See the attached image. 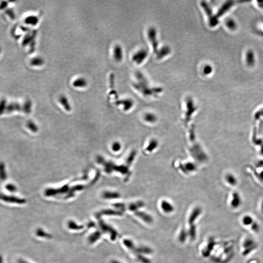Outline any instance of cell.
I'll return each instance as SVG.
<instances>
[{
  "label": "cell",
  "instance_id": "7c38bea8",
  "mask_svg": "<svg viewBox=\"0 0 263 263\" xmlns=\"http://www.w3.org/2000/svg\"><path fill=\"white\" fill-rule=\"evenodd\" d=\"M1 198L5 201L18 203V204H23V203H25V202H26V200L24 199L17 198L16 197L9 196H5V195H2Z\"/></svg>",
  "mask_w": 263,
  "mask_h": 263
},
{
  "label": "cell",
  "instance_id": "44dd1931",
  "mask_svg": "<svg viewBox=\"0 0 263 263\" xmlns=\"http://www.w3.org/2000/svg\"><path fill=\"white\" fill-rule=\"evenodd\" d=\"M134 251L135 252H136L138 254H150L152 252V250L147 247H135V250Z\"/></svg>",
  "mask_w": 263,
  "mask_h": 263
},
{
  "label": "cell",
  "instance_id": "60d3db41",
  "mask_svg": "<svg viewBox=\"0 0 263 263\" xmlns=\"http://www.w3.org/2000/svg\"><path fill=\"white\" fill-rule=\"evenodd\" d=\"M6 188L7 190H9L10 192H15L16 189L15 186H14L13 185L9 184L6 185Z\"/></svg>",
  "mask_w": 263,
  "mask_h": 263
},
{
  "label": "cell",
  "instance_id": "1f68e13d",
  "mask_svg": "<svg viewBox=\"0 0 263 263\" xmlns=\"http://www.w3.org/2000/svg\"><path fill=\"white\" fill-rule=\"evenodd\" d=\"M187 236H188V234H187V232L184 229H182V231L180 232L179 236V240L181 242H184L186 240V238H187Z\"/></svg>",
  "mask_w": 263,
  "mask_h": 263
},
{
  "label": "cell",
  "instance_id": "e575fe53",
  "mask_svg": "<svg viewBox=\"0 0 263 263\" xmlns=\"http://www.w3.org/2000/svg\"><path fill=\"white\" fill-rule=\"evenodd\" d=\"M251 225V229H252V231H254V232H258L259 231L260 227L258 223L254 221Z\"/></svg>",
  "mask_w": 263,
  "mask_h": 263
},
{
  "label": "cell",
  "instance_id": "7bdbcfd3",
  "mask_svg": "<svg viewBox=\"0 0 263 263\" xmlns=\"http://www.w3.org/2000/svg\"><path fill=\"white\" fill-rule=\"evenodd\" d=\"M1 113H2V111L5 110V108H6V103H5V100H2L1 101Z\"/></svg>",
  "mask_w": 263,
  "mask_h": 263
},
{
  "label": "cell",
  "instance_id": "484cf974",
  "mask_svg": "<svg viewBox=\"0 0 263 263\" xmlns=\"http://www.w3.org/2000/svg\"><path fill=\"white\" fill-rule=\"evenodd\" d=\"M188 235L191 238L192 240H194L196 237V225L194 224L191 225L190 228L188 232Z\"/></svg>",
  "mask_w": 263,
  "mask_h": 263
},
{
  "label": "cell",
  "instance_id": "d6986e66",
  "mask_svg": "<svg viewBox=\"0 0 263 263\" xmlns=\"http://www.w3.org/2000/svg\"><path fill=\"white\" fill-rule=\"evenodd\" d=\"M44 60L41 57H36L32 58L30 61V65L35 67L41 66L44 64Z\"/></svg>",
  "mask_w": 263,
  "mask_h": 263
},
{
  "label": "cell",
  "instance_id": "7402d4cb",
  "mask_svg": "<svg viewBox=\"0 0 263 263\" xmlns=\"http://www.w3.org/2000/svg\"><path fill=\"white\" fill-rule=\"evenodd\" d=\"M144 205L143 202L139 201L135 203H131L129 204L128 206V209L131 211H137L138 209L142 207Z\"/></svg>",
  "mask_w": 263,
  "mask_h": 263
},
{
  "label": "cell",
  "instance_id": "30bf717a",
  "mask_svg": "<svg viewBox=\"0 0 263 263\" xmlns=\"http://www.w3.org/2000/svg\"><path fill=\"white\" fill-rule=\"evenodd\" d=\"M201 212L202 210L199 207H197L193 209L189 218L188 221L189 224H193L194 221H196L198 216L201 214Z\"/></svg>",
  "mask_w": 263,
  "mask_h": 263
},
{
  "label": "cell",
  "instance_id": "5b68a950",
  "mask_svg": "<svg viewBox=\"0 0 263 263\" xmlns=\"http://www.w3.org/2000/svg\"><path fill=\"white\" fill-rule=\"evenodd\" d=\"M243 245L245 249L244 251L243 252L244 255H247L249 254L257 247L256 243L254 240L250 238H248L245 240Z\"/></svg>",
  "mask_w": 263,
  "mask_h": 263
},
{
  "label": "cell",
  "instance_id": "f546056e",
  "mask_svg": "<svg viewBox=\"0 0 263 263\" xmlns=\"http://www.w3.org/2000/svg\"><path fill=\"white\" fill-rule=\"evenodd\" d=\"M254 222V220L251 216L247 215L243 219V223L245 225V226H249L251 225Z\"/></svg>",
  "mask_w": 263,
  "mask_h": 263
},
{
  "label": "cell",
  "instance_id": "2e32d148",
  "mask_svg": "<svg viewBox=\"0 0 263 263\" xmlns=\"http://www.w3.org/2000/svg\"><path fill=\"white\" fill-rule=\"evenodd\" d=\"M241 203V200L238 193H233L232 200L231 202V205L232 207L234 209L238 208L240 206Z\"/></svg>",
  "mask_w": 263,
  "mask_h": 263
},
{
  "label": "cell",
  "instance_id": "6da1fadb",
  "mask_svg": "<svg viewBox=\"0 0 263 263\" xmlns=\"http://www.w3.org/2000/svg\"><path fill=\"white\" fill-rule=\"evenodd\" d=\"M135 77L138 82L133 84V87L144 95H152L161 93L163 89L161 87L150 88L145 76L139 71L135 73Z\"/></svg>",
  "mask_w": 263,
  "mask_h": 263
},
{
  "label": "cell",
  "instance_id": "603a6c76",
  "mask_svg": "<svg viewBox=\"0 0 263 263\" xmlns=\"http://www.w3.org/2000/svg\"><path fill=\"white\" fill-rule=\"evenodd\" d=\"M38 21H39L38 18L35 16H30L27 17L24 20V22L26 24H30L32 26L36 25Z\"/></svg>",
  "mask_w": 263,
  "mask_h": 263
},
{
  "label": "cell",
  "instance_id": "52a82bcc",
  "mask_svg": "<svg viewBox=\"0 0 263 263\" xmlns=\"http://www.w3.org/2000/svg\"><path fill=\"white\" fill-rule=\"evenodd\" d=\"M234 4V2L232 1H228L224 4L220 9H219L218 13L216 14L215 15V17L217 20L220 17H221L226 12L228 11L229 9H231V7Z\"/></svg>",
  "mask_w": 263,
  "mask_h": 263
},
{
  "label": "cell",
  "instance_id": "e0dca14e",
  "mask_svg": "<svg viewBox=\"0 0 263 263\" xmlns=\"http://www.w3.org/2000/svg\"><path fill=\"white\" fill-rule=\"evenodd\" d=\"M117 104L123 105L124 110H128L132 107L134 104V102L131 99H125L118 101Z\"/></svg>",
  "mask_w": 263,
  "mask_h": 263
},
{
  "label": "cell",
  "instance_id": "8fae6325",
  "mask_svg": "<svg viewBox=\"0 0 263 263\" xmlns=\"http://www.w3.org/2000/svg\"><path fill=\"white\" fill-rule=\"evenodd\" d=\"M135 214L147 223L151 224L153 221V219L152 216L148 214H146L145 212L136 211L135 213Z\"/></svg>",
  "mask_w": 263,
  "mask_h": 263
},
{
  "label": "cell",
  "instance_id": "ac0fdd59",
  "mask_svg": "<svg viewBox=\"0 0 263 263\" xmlns=\"http://www.w3.org/2000/svg\"><path fill=\"white\" fill-rule=\"evenodd\" d=\"M247 64L248 66L252 67L254 65L255 63L254 55V52L251 50H249L247 53L246 59Z\"/></svg>",
  "mask_w": 263,
  "mask_h": 263
},
{
  "label": "cell",
  "instance_id": "4316f807",
  "mask_svg": "<svg viewBox=\"0 0 263 263\" xmlns=\"http://www.w3.org/2000/svg\"><path fill=\"white\" fill-rule=\"evenodd\" d=\"M144 120L146 121L149 123H153L156 122L157 117L153 113H147L145 114L144 116Z\"/></svg>",
  "mask_w": 263,
  "mask_h": 263
},
{
  "label": "cell",
  "instance_id": "f35d334b",
  "mask_svg": "<svg viewBox=\"0 0 263 263\" xmlns=\"http://www.w3.org/2000/svg\"><path fill=\"white\" fill-rule=\"evenodd\" d=\"M69 227L70 229H81L83 227L81 226H77L75 223L73 222H69Z\"/></svg>",
  "mask_w": 263,
  "mask_h": 263
},
{
  "label": "cell",
  "instance_id": "bcb514c9",
  "mask_svg": "<svg viewBox=\"0 0 263 263\" xmlns=\"http://www.w3.org/2000/svg\"><path fill=\"white\" fill-rule=\"evenodd\" d=\"M262 211L263 212V202H262Z\"/></svg>",
  "mask_w": 263,
  "mask_h": 263
},
{
  "label": "cell",
  "instance_id": "ab89813d",
  "mask_svg": "<svg viewBox=\"0 0 263 263\" xmlns=\"http://www.w3.org/2000/svg\"><path fill=\"white\" fill-rule=\"evenodd\" d=\"M5 13L9 16L11 19L15 18V14L13 11L12 9H7L5 11Z\"/></svg>",
  "mask_w": 263,
  "mask_h": 263
},
{
  "label": "cell",
  "instance_id": "cb8c5ba5",
  "mask_svg": "<svg viewBox=\"0 0 263 263\" xmlns=\"http://www.w3.org/2000/svg\"><path fill=\"white\" fill-rule=\"evenodd\" d=\"M59 103L64 107L65 110L67 111H70L71 110V108L69 105L67 99L64 95H62L59 98Z\"/></svg>",
  "mask_w": 263,
  "mask_h": 263
},
{
  "label": "cell",
  "instance_id": "8992f818",
  "mask_svg": "<svg viewBox=\"0 0 263 263\" xmlns=\"http://www.w3.org/2000/svg\"><path fill=\"white\" fill-rule=\"evenodd\" d=\"M99 226L103 229V231L106 232H109L111 234V238L112 240H115L117 236V232L112 227L109 226L108 225L105 224L104 222L101 221L99 222Z\"/></svg>",
  "mask_w": 263,
  "mask_h": 263
},
{
  "label": "cell",
  "instance_id": "4fadbf2b",
  "mask_svg": "<svg viewBox=\"0 0 263 263\" xmlns=\"http://www.w3.org/2000/svg\"><path fill=\"white\" fill-rule=\"evenodd\" d=\"M5 110L7 112H11L14 111H20L21 110L23 111V109L21 105L18 103H13L9 104L8 106H6Z\"/></svg>",
  "mask_w": 263,
  "mask_h": 263
},
{
  "label": "cell",
  "instance_id": "836d02e7",
  "mask_svg": "<svg viewBox=\"0 0 263 263\" xmlns=\"http://www.w3.org/2000/svg\"><path fill=\"white\" fill-rule=\"evenodd\" d=\"M121 148V144L118 142L113 143V144L112 146V150L114 152H117V151H120Z\"/></svg>",
  "mask_w": 263,
  "mask_h": 263
},
{
  "label": "cell",
  "instance_id": "f1b7e54d",
  "mask_svg": "<svg viewBox=\"0 0 263 263\" xmlns=\"http://www.w3.org/2000/svg\"><path fill=\"white\" fill-rule=\"evenodd\" d=\"M226 25L227 27L231 30H234L236 28V24L233 20H227L226 22Z\"/></svg>",
  "mask_w": 263,
  "mask_h": 263
},
{
  "label": "cell",
  "instance_id": "9c48e42d",
  "mask_svg": "<svg viewBox=\"0 0 263 263\" xmlns=\"http://www.w3.org/2000/svg\"><path fill=\"white\" fill-rule=\"evenodd\" d=\"M113 58L117 62H121L123 59V53L122 47L120 45H116L113 49Z\"/></svg>",
  "mask_w": 263,
  "mask_h": 263
},
{
  "label": "cell",
  "instance_id": "4dcf8cb0",
  "mask_svg": "<svg viewBox=\"0 0 263 263\" xmlns=\"http://www.w3.org/2000/svg\"><path fill=\"white\" fill-rule=\"evenodd\" d=\"M100 236H101V234H100V232H95L94 233H93L92 235L90 236L89 237V241L91 243H93L95 242L97 240H98V239H99V238H100Z\"/></svg>",
  "mask_w": 263,
  "mask_h": 263
},
{
  "label": "cell",
  "instance_id": "ee69618b",
  "mask_svg": "<svg viewBox=\"0 0 263 263\" xmlns=\"http://www.w3.org/2000/svg\"><path fill=\"white\" fill-rule=\"evenodd\" d=\"M6 6H7V3H6V2H2L1 6V9H4V7L5 8Z\"/></svg>",
  "mask_w": 263,
  "mask_h": 263
},
{
  "label": "cell",
  "instance_id": "3957f363",
  "mask_svg": "<svg viewBox=\"0 0 263 263\" xmlns=\"http://www.w3.org/2000/svg\"><path fill=\"white\" fill-rule=\"evenodd\" d=\"M201 5L202 7H203L204 11H205L206 13L208 16V19H209V24H210V27H214L216 26L218 23V21L216 18L215 16L214 15L212 14L211 9L209 6L208 4L205 2H201Z\"/></svg>",
  "mask_w": 263,
  "mask_h": 263
},
{
  "label": "cell",
  "instance_id": "d4e9b609",
  "mask_svg": "<svg viewBox=\"0 0 263 263\" xmlns=\"http://www.w3.org/2000/svg\"><path fill=\"white\" fill-rule=\"evenodd\" d=\"M101 214L108 215H122V212L119 211L112 210H104L101 212Z\"/></svg>",
  "mask_w": 263,
  "mask_h": 263
},
{
  "label": "cell",
  "instance_id": "8d00e7d4",
  "mask_svg": "<svg viewBox=\"0 0 263 263\" xmlns=\"http://www.w3.org/2000/svg\"><path fill=\"white\" fill-rule=\"evenodd\" d=\"M212 68L210 65H206L203 69V73L205 75H209L212 72Z\"/></svg>",
  "mask_w": 263,
  "mask_h": 263
},
{
  "label": "cell",
  "instance_id": "b9f144b4",
  "mask_svg": "<svg viewBox=\"0 0 263 263\" xmlns=\"http://www.w3.org/2000/svg\"><path fill=\"white\" fill-rule=\"evenodd\" d=\"M1 178L2 179V180H4L3 179H5V177H6V174H5V167L3 166V164H1Z\"/></svg>",
  "mask_w": 263,
  "mask_h": 263
},
{
  "label": "cell",
  "instance_id": "74e56055",
  "mask_svg": "<svg viewBox=\"0 0 263 263\" xmlns=\"http://www.w3.org/2000/svg\"><path fill=\"white\" fill-rule=\"evenodd\" d=\"M27 126L29 128V129L33 132H36L38 130V128L36 125H35L34 123L32 122H29L28 123Z\"/></svg>",
  "mask_w": 263,
  "mask_h": 263
},
{
  "label": "cell",
  "instance_id": "ffe728a7",
  "mask_svg": "<svg viewBox=\"0 0 263 263\" xmlns=\"http://www.w3.org/2000/svg\"><path fill=\"white\" fill-rule=\"evenodd\" d=\"M103 196L105 199H112L120 197V194L117 192H106L103 193Z\"/></svg>",
  "mask_w": 263,
  "mask_h": 263
},
{
  "label": "cell",
  "instance_id": "9a60e30c",
  "mask_svg": "<svg viewBox=\"0 0 263 263\" xmlns=\"http://www.w3.org/2000/svg\"><path fill=\"white\" fill-rule=\"evenodd\" d=\"M161 207L163 211L166 213H171L173 212L174 208L173 206L169 202L166 200L162 201L161 203Z\"/></svg>",
  "mask_w": 263,
  "mask_h": 263
},
{
  "label": "cell",
  "instance_id": "277c9868",
  "mask_svg": "<svg viewBox=\"0 0 263 263\" xmlns=\"http://www.w3.org/2000/svg\"><path fill=\"white\" fill-rule=\"evenodd\" d=\"M148 55V52L145 49L139 50L134 54L132 57V60L137 64H140L145 60Z\"/></svg>",
  "mask_w": 263,
  "mask_h": 263
},
{
  "label": "cell",
  "instance_id": "ba28073f",
  "mask_svg": "<svg viewBox=\"0 0 263 263\" xmlns=\"http://www.w3.org/2000/svg\"><path fill=\"white\" fill-rule=\"evenodd\" d=\"M171 53V49L168 45H164L160 49L158 50L156 54L157 58L158 59H161L169 55Z\"/></svg>",
  "mask_w": 263,
  "mask_h": 263
},
{
  "label": "cell",
  "instance_id": "d6a6232c",
  "mask_svg": "<svg viewBox=\"0 0 263 263\" xmlns=\"http://www.w3.org/2000/svg\"><path fill=\"white\" fill-rule=\"evenodd\" d=\"M227 179L228 180V182L230 183L229 184L233 185L236 184V178H234V176L232 175H228L227 176Z\"/></svg>",
  "mask_w": 263,
  "mask_h": 263
},
{
  "label": "cell",
  "instance_id": "7dc6e473",
  "mask_svg": "<svg viewBox=\"0 0 263 263\" xmlns=\"http://www.w3.org/2000/svg\"><path fill=\"white\" fill-rule=\"evenodd\" d=\"M20 263H27V262H24V261H21V262H20Z\"/></svg>",
  "mask_w": 263,
  "mask_h": 263
},
{
  "label": "cell",
  "instance_id": "d590c367",
  "mask_svg": "<svg viewBox=\"0 0 263 263\" xmlns=\"http://www.w3.org/2000/svg\"><path fill=\"white\" fill-rule=\"evenodd\" d=\"M137 258L139 261L142 263H150V260L146 258L145 257L142 256L141 255H138Z\"/></svg>",
  "mask_w": 263,
  "mask_h": 263
},
{
  "label": "cell",
  "instance_id": "7a4b0ae2",
  "mask_svg": "<svg viewBox=\"0 0 263 263\" xmlns=\"http://www.w3.org/2000/svg\"><path fill=\"white\" fill-rule=\"evenodd\" d=\"M148 37L152 46L153 52L157 54L158 51V42L157 41V31L154 27H151L148 30Z\"/></svg>",
  "mask_w": 263,
  "mask_h": 263
},
{
  "label": "cell",
  "instance_id": "83f0119b",
  "mask_svg": "<svg viewBox=\"0 0 263 263\" xmlns=\"http://www.w3.org/2000/svg\"><path fill=\"white\" fill-rule=\"evenodd\" d=\"M123 244L128 249L133 250V251L135 250V246L134 243L129 239H124L123 240Z\"/></svg>",
  "mask_w": 263,
  "mask_h": 263
},
{
  "label": "cell",
  "instance_id": "5bb4252c",
  "mask_svg": "<svg viewBox=\"0 0 263 263\" xmlns=\"http://www.w3.org/2000/svg\"><path fill=\"white\" fill-rule=\"evenodd\" d=\"M87 85V81L83 77L77 78L73 82V86L77 88H84Z\"/></svg>",
  "mask_w": 263,
  "mask_h": 263
},
{
  "label": "cell",
  "instance_id": "f6af8a7d",
  "mask_svg": "<svg viewBox=\"0 0 263 263\" xmlns=\"http://www.w3.org/2000/svg\"><path fill=\"white\" fill-rule=\"evenodd\" d=\"M111 263H121L120 262H118V261H116V260H113L112 262H111Z\"/></svg>",
  "mask_w": 263,
  "mask_h": 263
}]
</instances>
